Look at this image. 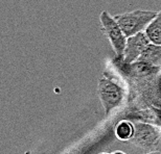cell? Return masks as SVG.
<instances>
[{
	"instance_id": "ba28073f",
	"label": "cell",
	"mask_w": 161,
	"mask_h": 154,
	"mask_svg": "<svg viewBox=\"0 0 161 154\" xmlns=\"http://www.w3.org/2000/svg\"><path fill=\"white\" fill-rule=\"evenodd\" d=\"M135 126L130 120H121L115 126V136L122 142H129L134 136Z\"/></svg>"
},
{
	"instance_id": "8992f818",
	"label": "cell",
	"mask_w": 161,
	"mask_h": 154,
	"mask_svg": "<svg viewBox=\"0 0 161 154\" xmlns=\"http://www.w3.org/2000/svg\"><path fill=\"white\" fill-rule=\"evenodd\" d=\"M137 60L147 63L154 67H161V45L150 42Z\"/></svg>"
},
{
	"instance_id": "30bf717a",
	"label": "cell",
	"mask_w": 161,
	"mask_h": 154,
	"mask_svg": "<svg viewBox=\"0 0 161 154\" xmlns=\"http://www.w3.org/2000/svg\"><path fill=\"white\" fill-rule=\"evenodd\" d=\"M111 154H127V153H125V152H122V151H119V150H116V151L112 152Z\"/></svg>"
},
{
	"instance_id": "52a82bcc",
	"label": "cell",
	"mask_w": 161,
	"mask_h": 154,
	"mask_svg": "<svg viewBox=\"0 0 161 154\" xmlns=\"http://www.w3.org/2000/svg\"><path fill=\"white\" fill-rule=\"evenodd\" d=\"M144 33L151 43L161 45V11L157 13L156 17L147 24Z\"/></svg>"
},
{
	"instance_id": "3957f363",
	"label": "cell",
	"mask_w": 161,
	"mask_h": 154,
	"mask_svg": "<svg viewBox=\"0 0 161 154\" xmlns=\"http://www.w3.org/2000/svg\"><path fill=\"white\" fill-rule=\"evenodd\" d=\"M157 13L146 9H135L133 12L114 16L115 20L124 31L125 37H131L133 34L143 31L147 24L156 17Z\"/></svg>"
},
{
	"instance_id": "277c9868",
	"label": "cell",
	"mask_w": 161,
	"mask_h": 154,
	"mask_svg": "<svg viewBox=\"0 0 161 154\" xmlns=\"http://www.w3.org/2000/svg\"><path fill=\"white\" fill-rule=\"evenodd\" d=\"M99 20L102 23V30L108 38L110 42L112 49L115 53L116 59H121L122 54H124L127 37L125 36L124 31L121 30L120 26L115 20L113 16H111L107 11H103Z\"/></svg>"
},
{
	"instance_id": "9c48e42d",
	"label": "cell",
	"mask_w": 161,
	"mask_h": 154,
	"mask_svg": "<svg viewBox=\"0 0 161 154\" xmlns=\"http://www.w3.org/2000/svg\"><path fill=\"white\" fill-rule=\"evenodd\" d=\"M147 154H161V150H154V151H150Z\"/></svg>"
},
{
	"instance_id": "8fae6325",
	"label": "cell",
	"mask_w": 161,
	"mask_h": 154,
	"mask_svg": "<svg viewBox=\"0 0 161 154\" xmlns=\"http://www.w3.org/2000/svg\"><path fill=\"white\" fill-rule=\"evenodd\" d=\"M99 154H110V153H107V152H102V153H99Z\"/></svg>"
},
{
	"instance_id": "7a4b0ae2",
	"label": "cell",
	"mask_w": 161,
	"mask_h": 154,
	"mask_svg": "<svg viewBox=\"0 0 161 154\" xmlns=\"http://www.w3.org/2000/svg\"><path fill=\"white\" fill-rule=\"evenodd\" d=\"M134 126V136L129 142L147 151L158 150V147L161 145L160 126L142 121L135 122Z\"/></svg>"
},
{
	"instance_id": "5b68a950",
	"label": "cell",
	"mask_w": 161,
	"mask_h": 154,
	"mask_svg": "<svg viewBox=\"0 0 161 154\" xmlns=\"http://www.w3.org/2000/svg\"><path fill=\"white\" fill-rule=\"evenodd\" d=\"M150 43V40L147 38L144 31H139V33L133 34L131 37L127 38L124 50V54L121 57L122 65H128L136 62L141 52L144 50V48Z\"/></svg>"
},
{
	"instance_id": "6da1fadb",
	"label": "cell",
	"mask_w": 161,
	"mask_h": 154,
	"mask_svg": "<svg viewBox=\"0 0 161 154\" xmlns=\"http://www.w3.org/2000/svg\"><path fill=\"white\" fill-rule=\"evenodd\" d=\"M97 93L106 116H110L114 110L122 105L125 99L124 86L107 72H105L104 77L99 79Z\"/></svg>"
}]
</instances>
